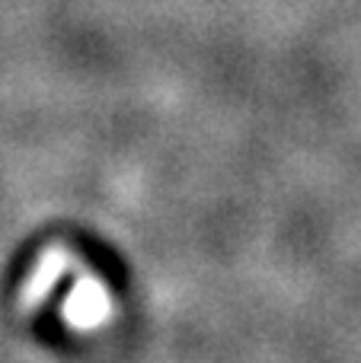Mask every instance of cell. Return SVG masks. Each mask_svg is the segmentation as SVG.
<instances>
[{
	"mask_svg": "<svg viewBox=\"0 0 361 363\" xmlns=\"http://www.w3.org/2000/svg\"><path fill=\"white\" fill-rule=\"evenodd\" d=\"M64 268H68V255H64V249L51 245V249L45 252L42 258H38L36 271H32L29 281H26L23 290H19V306H23L26 313H29L32 306H38V303L45 300V294L55 287V281L61 277Z\"/></svg>",
	"mask_w": 361,
	"mask_h": 363,
	"instance_id": "6da1fadb",
	"label": "cell"
},
{
	"mask_svg": "<svg viewBox=\"0 0 361 363\" xmlns=\"http://www.w3.org/2000/svg\"><path fill=\"white\" fill-rule=\"evenodd\" d=\"M68 315H70V322H77V325H96V322H102L109 315L106 294H102L96 284H83V287H77V294L70 296Z\"/></svg>",
	"mask_w": 361,
	"mask_h": 363,
	"instance_id": "7a4b0ae2",
	"label": "cell"
}]
</instances>
